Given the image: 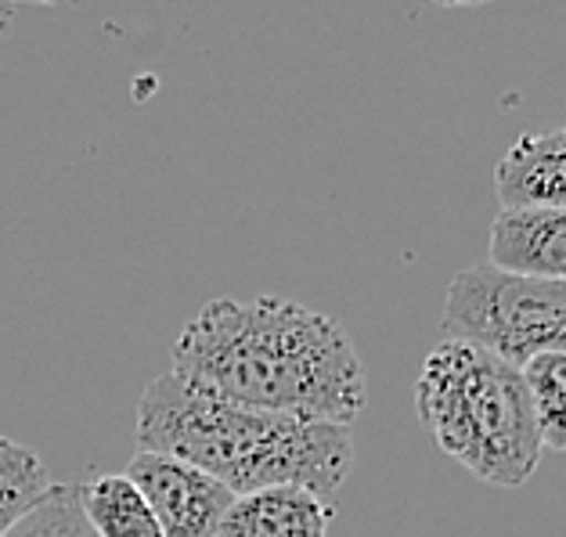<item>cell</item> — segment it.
<instances>
[{
  "instance_id": "cell-5",
  "label": "cell",
  "mask_w": 566,
  "mask_h": 537,
  "mask_svg": "<svg viewBox=\"0 0 566 537\" xmlns=\"http://www.w3.org/2000/svg\"><path fill=\"white\" fill-rule=\"evenodd\" d=\"M127 480L145 494L163 537H217L234 494L199 473L196 465L167 454L134 451Z\"/></svg>"
},
{
  "instance_id": "cell-11",
  "label": "cell",
  "mask_w": 566,
  "mask_h": 537,
  "mask_svg": "<svg viewBox=\"0 0 566 537\" xmlns=\"http://www.w3.org/2000/svg\"><path fill=\"white\" fill-rule=\"evenodd\" d=\"M542 451H566V354H537L520 368Z\"/></svg>"
},
{
  "instance_id": "cell-1",
  "label": "cell",
  "mask_w": 566,
  "mask_h": 537,
  "mask_svg": "<svg viewBox=\"0 0 566 537\" xmlns=\"http://www.w3.org/2000/svg\"><path fill=\"white\" fill-rule=\"evenodd\" d=\"M170 371L202 393L307 422L350 425L368 404L347 328L282 296L206 303L177 336Z\"/></svg>"
},
{
  "instance_id": "cell-13",
  "label": "cell",
  "mask_w": 566,
  "mask_h": 537,
  "mask_svg": "<svg viewBox=\"0 0 566 537\" xmlns=\"http://www.w3.org/2000/svg\"><path fill=\"white\" fill-rule=\"evenodd\" d=\"M15 15H19V8H15V4H8V0H0V36L8 33V25L15 22Z\"/></svg>"
},
{
  "instance_id": "cell-8",
  "label": "cell",
  "mask_w": 566,
  "mask_h": 537,
  "mask_svg": "<svg viewBox=\"0 0 566 537\" xmlns=\"http://www.w3.org/2000/svg\"><path fill=\"white\" fill-rule=\"evenodd\" d=\"M333 505L303 487H264L239 494L217 537H328Z\"/></svg>"
},
{
  "instance_id": "cell-7",
  "label": "cell",
  "mask_w": 566,
  "mask_h": 537,
  "mask_svg": "<svg viewBox=\"0 0 566 537\" xmlns=\"http://www.w3.org/2000/svg\"><path fill=\"white\" fill-rule=\"evenodd\" d=\"M494 196L502 210H523V206L566 210V127L520 134L494 170Z\"/></svg>"
},
{
  "instance_id": "cell-2",
  "label": "cell",
  "mask_w": 566,
  "mask_h": 537,
  "mask_svg": "<svg viewBox=\"0 0 566 537\" xmlns=\"http://www.w3.org/2000/svg\"><path fill=\"white\" fill-rule=\"evenodd\" d=\"M137 451L167 454L224 484L234 498L264 487H303L333 498L354 473L350 425L271 415L202 393L163 371L137 401Z\"/></svg>"
},
{
  "instance_id": "cell-12",
  "label": "cell",
  "mask_w": 566,
  "mask_h": 537,
  "mask_svg": "<svg viewBox=\"0 0 566 537\" xmlns=\"http://www.w3.org/2000/svg\"><path fill=\"white\" fill-rule=\"evenodd\" d=\"M8 537H94L76 502V484H54L44 505H36Z\"/></svg>"
},
{
  "instance_id": "cell-6",
  "label": "cell",
  "mask_w": 566,
  "mask_h": 537,
  "mask_svg": "<svg viewBox=\"0 0 566 537\" xmlns=\"http://www.w3.org/2000/svg\"><path fill=\"white\" fill-rule=\"evenodd\" d=\"M488 267L516 278L566 282V210H502L491 224Z\"/></svg>"
},
{
  "instance_id": "cell-10",
  "label": "cell",
  "mask_w": 566,
  "mask_h": 537,
  "mask_svg": "<svg viewBox=\"0 0 566 537\" xmlns=\"http://www.w3.org/2000/svg\"><path fill=\"white\" fill-rule=\"evenodd\" d=\"M51 473L36 451L0 436V537H8L19 523L44 505L51 494Z\"/></svg>"
},
{
  "instance_id": "cell-3",
  "label": "cell",
  "mask_w": 566,
  "mask_h": 537,
  "mask_svg": "<svg viewBox=\"0 0 566 537\" xmlns=\"http://www.w3.org/2000/svg\"><path fill=\"white\" fill-rule=\"evenodd\" d=\"M416 411L437 448L494 487H520L542 462L527 382L491 350L440 339L422 361Z\"/></svg>"
},
{
  "instance_id": "cell-9",
  "label": "cell",
  "mask_w": 566,
  "mask_h": 537,
  "mask_svg": "<svg viewBox=\"0 0 566 537\" xmlns=\"http://www.w3.org/2000/svg\"><path fill=\"white\" fill-rule=\"evenodd\" d=\"M76 502L94 537H163L156 516L127 473L94 476L76 484Z\"/></svg>"
},
{
  "instance_id": "cell-4",
  "label": "cell",
  "mask_w": 566,
  "mask_h": 537,
  "mask_svg": "<svg viewBox=\"0 0 566 537\" xmlns=\"http://www.w3.org/2000/svg\"><path fill=\"white\" fill-rule=\"evenodd\" d=\"M440 333L513 368L537 354H566V282L516 278L488 264L465 267L448 285Z\"/></svg>"
}]
</instances>
